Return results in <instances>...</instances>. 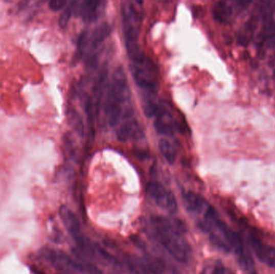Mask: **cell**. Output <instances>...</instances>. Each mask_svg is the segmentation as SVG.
<instances>
[{"mask_svg": "<svg viewBox=\"0 0 275 274\" xmlns=\"http://www.w3.org/2000/svg\"><path fill=\"white\" fill-rule=\"evenodd\" d=\"M151 227L153 237L174 259L181 263L190 260L192 248L185 237L187 229L183 222L174 218L155 216L151 218Z\"/></svg>", "mask_w": 275, "mask_h": 274, "instance_id": "cell-1", "label": "cell"}, {"mask_svg": "<svg viewBox=\"0 0 275 274\" xmlns=\"http://www.w3.org/2000/svg\"><path fill=\"white\" fill-rule=\"evenodd\" d=\"M130 95L126 74L122 67H118L109 81L105 103V110L109 126H115L119 124L123 115V105L128 101Z\"/></svg>", "mask_w": 275, "mask_h": 274, "instance_id": "cell-2", "label": "cell"}, {"mask_svg": "<svg viewBox=\"0 0 275 274\" xmlns=\"http://www.w3.org/2000/svg\"><path fill=\"white\" fill-rule=\"evenodd\" d=\"M142 2H123L121 5L123 34L126 49L139 45V36L141 29L144 13Z\"/></svg>", "mask_w": 275, "mask_h": 274, "instance_id": "cell-3", "label": "cell"}, {"mask_svg": "<svg viewBox=\"0 0 275 274\" xmlns=\"http://www.w3.org/2000/svg\"><path fill=\"white\" fill-rule=\"evenodd\" d=\"M130 68L138 86L151 94L156 92L158 88L156 73L147 59L143 63H132Z\"/></svg>", "mask_w": 275, "mask_h": 274, "instance_id": "cell-4", "label": "cell"}, {"mask_svg": "<svg viewBox=\"0 0 275 274\" xmlns=\"http://www.w3.org/2000/svg\"><path fill=\"white\" fill-rule=\"evenodd\" d=\"M146 192L158 208L172 213L177 210V201L175 196L163 184L158 182H148Z\"/></svg>", "mask_w": 275, "mask_h": 274, "instance_id": "cell-5", "label": "cell"}, {"mask_svg": "<svg viewBox=\"0 0 275 274\" xmlns=\"http://www.w3.org/2000/svg\"><path fill=\"white\" fill-rule=\"evenodd\" d=\"M59 214H60V220L62 221L64 227L68 234L74 239L78 248L81 251L86 253L87 250L89 249V245L81 233V224L78 217L72 211L68 209V207L66 206L60 207Z\"/></svg>", "mask_w": 275, "mask_h": 274, "instance_id": "cell-6", "label": "cell"}, {"mask_svg": "<svg viewBox=\"0 0 275 274\" xmlns=\"http://www.w3.org/2000/svg\"><path fill=\"white\" fill-rule=\"evenodd\" d=\"M40 255L58 270L63 272L83 270L82 265H80L79 263L76 262L63 252L50 248H44L40 251Z\"/></svg>", "mask_w": 275, "mask_h": 274, "instance_id": "cell-7", "label": "cell"}, {"mask_svg": "<svg viewBox=\"0 0 275 274\" xmlns=\"http://www.w3.org/2000/svg\"><path fill=\"white\" fill-rule=\"evenodd\" d=\"M111 32V29L109 25L103 24L101 26L98 27L91 35L89 40L87 39V44L89 46V54L87 57V61L89 65H95L97 63V55L95 53L97 49L105 41L106 38L109 36Z\"/></svg>", "mask_w": 275, "mask_h": 274, "instance_id": "cell-8", "label": "cell"}, {"mask_svg": "<svg viewBox=\"0 0 275 274\" xmlns=\"http://www.w3.org/2000/svg\"><path fill=\"white\" fill-rule=\"evenodd\" d=\"M249 244L257 257L264 264L275 269V248L262 244L258 237L249 236Z\"/></svg>", "mask_w": 275, "mask_h": 274, "instance_id": "cell-9", "label": "cell"}, {"mask_svg": "<svg viewBox=\"0 0 275 274\" xmlns=\"http://www.w3.org/2000/svg\"><path fill=\"white\" fill-rule=\"evenodd\" d=\"M183 202L186 210L192 214L204 215L210 207L202 195L192 191L183 194Z\"/></svg>", "mask_w": 275, "mask_h": 274, "instance_id": "cell-10", "label": "cell"}, {"mask_svg": "<svg viewBox=\"0 0 275 274\" xmlns=\"http://www.w3.org/2000/svg\"><path fill=\"white\" fill-rule=\"evenodd\" d=\"M116 134L119 141L126 142L130 139H141L144 137V131L135 120H128L121 125Z\"/></svg>", "mask_w": 275, "mask_h": 274, "instance_id": "cell-11", "label": "cell"}, {"mask_svg": "<svg viewBox=\"0 0 275 274\" xmlns=\"http://www.w3.org/2000/svg\"><path fill=\"white\" fill-rule=\"evenodd\" d=\"M126 264L134 274H161L151 261L136 256H130L126 259Z\"/></svg>", "mask_w": 275, "mask_h": 274, "instance_id": "cell-12", "label": "cell"}, {"mask_svg": "<svg viewBox=\"0 0 275 274\" xmlns=\"http://www.w3.org/2000/svg\"><path fill=\"white\" fill-rule=\"evenodd\" d=\"M154 126L159 134L166 136H172L173 134L174 122L168 109H165L155 117Z\"/></svg>", "mask_w": 275, "mask_h": 274, "instance_id": "cell-13", "label": "cell"}, {"mask_svg": "<svg viewBox=\"0 0 275 274\" xmlns=\"http://www.w3.org/2000/svg\"><path fill=\"white\" fill-rule=\"evenodd\" d=\"M234 6L224 1L217 2L213 8V15L219 23L227 24L234 15Z\"/></svg>", "mask_w": 275, "mask_h": 274, "instance_id": "cell-14", "label": "cell"}, {"mask_svg": "<svg viewBox=\"0 0 275 274\" xmlns=\"http://www.w3.org/2000/svg\"><path fill=\"white\" fill-rule=\"evenodd\" d=\"M98 8H99L98 1L87 0L81 4L78 13L84 20L90 21L96 16Z\"/></svg>", "mask_w": 275, "mask_h": 274, "instance_id": "cell-15", "label": "cell"}, {"mask_svg": "<svg viewBox=\"0 0 275 274\" xmlns=\"http://www.w3.org/2000/svg\"><path fill=\"white\" fill-rule=\"evenodd\" d=\"M158 149L168 164H173L175 163L176 159V151L169 142L165 139H161L158 143Z\"/></svg>", "mask_w": 275, "mask_h": 274, "instance_id": "cell-16", "label": "cell"}, {"mask_svg": "<svg viewBox=\"0 0 275 274\" xmlns=\"http://www.w3.org/2000/svg\"><path fill=\"white\" fill-rule=\"evenodd\" d=\"M165 108L161 103L153 100H147L144 105V112L148 118L158 116L163 111L165 110Z\"/></svg>", "mask_w": 275, "mask_h": 274, "instance_id": "cell-17", "label": "cell"}, {"mask_svg": "<svg viewBox=\"0 0 275 274\" xmlns=\"http://www.w3.org/2000/svg\"><path fill=\"white\" fill-rule=\"evenodd\" d=\"M74 4L75 3H72V4L70 6L67 7L63 13L60 15V18H59V26L61 29H65L66 27L68 26V22L72 16Z\"/></svg>", "mask_w": 275, "mask_h": 274, "instance_id": "cell-18", "label": "cell"}, {"mask_svg": "<svg viewBox=\"0 0 275 274\" xmlns=\"http://www.w3.org/2000/svg\"><path fill=\"white\" fill-rule=\"evenodd\" d=\"M70 122H72L73 126L75 129L76 131L79 133L80 135H83L84 133V125L81 117L75 111L73 112L72 115L70 116Z\"/></svg>", "mask_w": 275, "mask_h": 274, "instance_id": "cell-19", "label": "cell"}, {"mask_svg": "<svg viewBox=\"0 0 275 274\" xmlns=\"http://www.w3.org/2000/svg\"><path fill=\"white\" fill-rule=\"evenodd\" d=\"M68 2L66 0H52L49 3V7L53 12H58L65 7Z\"/></svg>", "mask_w": 275, "mask_h": 274, "instance_id": "cell-20", "label": "cell"}, {"mask_svg": "<svg viewBox=\"0 0 275 274\" xmlns=\"http://www.w3.org/2000/svg\"><path fill=\"white\" fill-rule=\"evenodd\" d=\"M249 274H256V273H255V272H250V273Z\"/></svg>", "mask_w": 275, "mask_h": 274, "instance_id": "cell-21", "label": "cell"}]
</instances>
